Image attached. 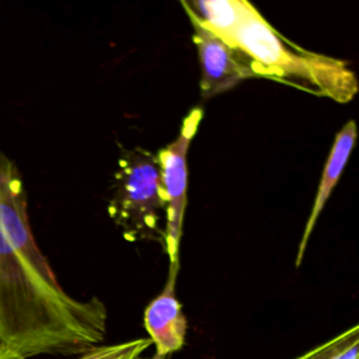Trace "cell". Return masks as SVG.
<instances>
[{"label": "cell", "instance_id": "cell-11", "mask_svg": "<svg viewBox=\"0 0 359 359\" xmlns=\"http://www.w3.org/2000/svg\"><path fill=\"white\" fill-rule=\"evenodd\" d=\"M0 359H7L6 355H4V351H3V348H1V344H0Z\"/></svg>", "mask_w": 359, "mask_h": 359}, {"label": "cell", "instance_id": "cell-10", "mask_svg": "<svg viewBox=\"0 0 359 359\" xmlns=\"http://www.w3.org/2000/svg\"><path fill=\"white\" fill-rule=\"evenodd\" d=\"M137 359H167L165 356H160V355H157V353H154L153 356H150V358H137Z\"/></svg>", "mask_w": 359, "mask_h": 359}, {"label": "cell", "instance_id": "cell-2", "mask_svg": "<svg viewBox=\"0 0 359 359\" xmlns=\"http://www.w3.org/2000/svg\"><path fill=\"white\" fill-rule=\"evenodd\" d=\"M226 43L240 52L254 77L280 81L339 104L352 101L359 90L346 60L307 50L286 39L250 1Z\"/></svg>", "mask_w": 359, "mask_h": 359}, {"label": "cell", "instance_id": "cell-4", "mask_svg": "<svg viewBox=\"0 0 359 359\" xmlns=\"http://www.w3.org/2000/svg\"><path fill=\"white\" fill-rule=\"evenodd\" d=\"M202 118V108H192L184 118L177 137L157 153L160 180L165 199L164 248L170 258V265L180 264V243L187 208V156Z\"/></svg>", "mask_w": 359, "mask_h": 359}, {"label": "cell", "instance_id": "cell-6", "mask_svg": "<svg viewBox=\"0 0 359 359\" xmlns=\"http://www.w3.org/2000/svg\"><path fill=\"white\" fill-rule=\"evenodd\" d=\"M178 271L180 264L170 265L161 293L147 304L143 316V325L156 346V353L165 358L184 346L187 335V318L175 296Z\"/></svg>", "mask_w": 359, "mask_h": 359}, {"label": "cell", "instance_id": "cell-7", "mask_svg": "<svg viewBox=\"0 0 359 359\" xmlns=\"http://www.w3.org/2000/svg\"><path fill=\"white\" fill-rule=\"evenodd\" d=\"M355 140H356V123L353 119H351L341 128V130L334 137V143H332L331 151L328 154V158L325 161L317 194L314 196L313 208L310 210V216L307 219L302 240L299 243V248H297V254H296V268H299L303 261L304 251H306L309 238L314 230V226L317 223V219H318L323 208L325 206L331 192L334 191V188L337 187V184L339 181V177L345 168V164L349 160Z\"/></svg>", "mask_w": 359, "mask_h": 359}, {"label": "cell", "instance_id": "cell-9", "mask_svg": "<svg viewBox=\"0 0 359 359\" xmlns=\"http://www.w3.org/2000/svg\"><path fill=\"white\" fill-rule=\"evenodd\" d=\"M151 345L150 338H136L111 345H95L74 359H137Z\"/></svg>", "mask_w": 359, "mask_h": 359}, {"label": "cell", "instance_id": "cell-1", "mask_svg": "<svg viewBox=\"0 0 359 359\" xmlns=\"http://www.w3.org/2000/svg\"><path fill=\"white\" fill-rule=\"evenodd\" d=\"M107 307L59 285L31 231L27 192L0 151V344L7 359L76 355L104 341Z\"/></svg>", "mask_w": 359, "mask_h": 359}, {"label": "cell", "instance_id": "cell-8", "mask_svg": "<svg viewBox=\"0 0 359 359\" xmlns=\"http://www.w3.org/2000/svg\"><path fill=\"white\" fill-rule=\"evenodd\" d=\"M359 327L353 325L334 338L304 352L296 359H358Z\"/></svg>", "mask_w": 359, "mask_h": 359}, {"label": "cell", "instance_id": "cell-3", "mask_svg": "<svg viewBox=\"0 0 359 359\" xmlns=\"http://www.w3.org/2000/svg\"><path fill=\"white\" fill-rule=\"evenodd\" d=\"M108 215L125 240L165 241V199L157 154L122 149L112 180Z\"/></svg>", "mask_w": 359, "mask_h": 359}, {"label": "cell", "instance_id": "cell-5", "mask_svg": "<svg viewBox=\"0 0 359 359\" xmlns=\"http://www.w3.org/2000/svg\"><path fill=\"white\" fill-rule=\"evenodd\" d=\"M192 25V41L201 65V97L209 100L236 87L240 81L254 77L238 50L188 17Z\"/></svg>", "mask_w": 359, "mask_h": 359}]
</instances>
